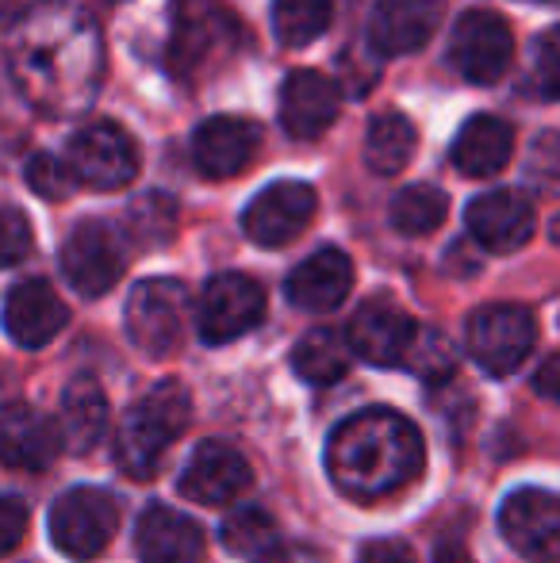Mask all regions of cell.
<instances>
[{
    "label": "cell",
    "mask_w": 560,
    "mask_h": 563,
    "mask_svg": "<svg viewBox=\"0 0 560 563\" xmlns=\"http://www.w3.org/2000/svg\"><path fill=\"white\" fill-rule=\"evenodd\" d=\"M4 464L8 467H28V472H43L54 464L62 452V430L46 415H39L28 402H8L4 407Z\"/></svg>",
    "instance_id": "cell-24"
},
{
    "label": "cell",
    "mask_w": 560,
    "mask_h": 563,
    "mask_svg": "<svg viewBox=\"0 0 560 563\" xmlns=\"http://www.w3.org/2000/svg\"><path fill=\"white\" fill-rule=\"evenodd\" d=\"M415 146H419V131L407 115L381 112L369 119L365 131V165L376 177H396L411 165Z\"/></svg>",
    "instance_id": "cell-26"
},
{
    "label": "cell",
    "mask_w": 560,
    "mask_h": 563,
    "mask_svg": "<svg viewBox=\"0 0 560 563\" xmlns=\"http://www.w3.org/2000/svg\"><path fill=\"white\" fill-rule=\"evenodd\" d=\"M31 250V223L20 208L4 211V265H20Z\"/></svg>",
    "instance_id": "cell-36"
},
{
    "label": "cell",
    "mask_w": 560,
    "mask_h": 563,
    "mask_svg": "<svg viewBox=\"0 0 560 563\" xmlns=\"http://www.w3.org/2000/svg\"><path fill=\"white\" fill-rule=\"evenodd\" d=\"M534 391H538L541 399L560 402V353H553L549 361H541V368L534 372Z\"/></svg>",
    "instance_id": "cell-40"
},
{
    "label": "cell",
    "mask_w": 560,
    "mask_h": 563,
    "mask_svg": "<svg viewBox=\"0 0 560 563\" xmlns=\"http://www.w3.org/2000/svg\"><path fill=\"white\" fill-rule=\"evenodd\" d=\"M353 345H350V334H338V330H307L304 338L296 341L292 349V368H296L299 379L315 387H327V384H338V379L350 372V361H353Z\"/></svg>",
    "instance_id": "cell-27"
},
{
    "label": "cell",
    "mask_w": 560,
    "mask_h": 563,
    "mask_svg": "<svg viewBox=\"0 0 560 563\" xmlns=\"http://www.w3.org/2000/svg\"><path fill=\"white\" fill-rule=\"evenodd\" d=\"M441 20V0H376L369 43L381 54H415L430 43Z\"/></svg>",
    "instance_id": "cell-22"
},
{
    "label": "cell",
    "mask_w": 560,
    "mask_h": 563,
    "mask_svg": "<svg viewBox=\"0 0 560 563\" xmlns=\"http://www.w3.org/2000/svg\"><path fill=\"white\" fill-rule=\"evenodd\" d=\"M404 368H411L426 384H438V379H449L457 372V349L449 345V338L441 330H419Z\"/></svg>",
    "instance_id": "cell-31"
},
{
    "label": "cell",
    "mask_w": 560,
    "mask_h": 563,
    "mask_svg": "<svg viewBox=\"0 0 560 563\" xmlns=\"http://www.w3.org/2000/svg\"><path fill=\"white\" fill-rule=\"evenodd\" d=\"M392 227L407 238L433 234L449 216V196L438 185H411L392 200Z\"/></svg>",
    "instance_id": "cell-28"
},
{
    "label": "cell",
    "mask_w": 560,
    "mask_h": 563,
    "mask_svg": "<svg viewBox=\"0 0 560 563\" xmlns=\"http://www.w3.org/2000/svg\"><path fill=\"white\" fill-rule=\"evenodd\" d=\"M526 177L541 192H560V131L538 134V142L530 146V157H526Z\"/></svg>",
    "instance_id": "cell-35"
},
{
    "label": "cell",
    "mask_w": 560,
    "mask_h": 563,
    "mask_svg": "<svg viewBox=\"0 0 560 563\" xmlns=\"http://www.w3.org/2000/svg\"><path fill=\"white\" fill-rule=\"evenodd\" d=\"M177 487L196 506H231L234 498L246 495L250 464L227 441H204V445L193 449L188 464L180 467Z\"/></svg>",
    "instance_id": "cell-14"
},
{
    "label": "cell",
    "mask_w": 560,
    "mask_h": 563,
    "mask_svg": "<svg viewBox=\"0 0 560 563\" xmlns=\"http://www.w3.org/2000/svg\"><path fill=\"white\" fill-rule=\"evenodd\" d=\"M128 230L139 245H165L177 230V208L169 196H142L128 211Z\"/></svg>",
    "instance_id": "cell-32"
},
{
    "label": "cell",
    "mask_w": 560,
    "mask_h": 563,
    "mask_svg": "<svg viewBox=\"0 0 560 563\" xmlns=\"http://www.w3.org/2000/svg\"><path fill=\"white\" fill-rule=\"evenodd\" d=\"M534 341H538V322L518 303L480 307L472 311L469 330H464L469 356L492 376H510L534 353Z\"/></svg>",
    "instance_id": "cell-9"
},
{
    "label": "cell",
    "mask_w": 560,
    "mask_h": 563,
    "mask_svg": "<svg viewBox=\"0 0 560 563\" xmlns=\"http://www.w3.org/2000/svg\"><path fill=\"white\" fill-rule=\"evenodd\" d=\"M338 100L342 85H334L319 69H296L281 89V126L299 142L319 139L338 119Z\"/></svg>",
    "instance_id": "cell-18"
},
{
    "label": "cell",
    "mask_w": 560,
    "mask_h": 563,
    "mask_svg": "<svg viewBox=\"0 0 560 563\" xmlns=\"http://www.w3.org/2000/svg\"><path fill=\"white\" fill-rule=\"evenodd\" d=\"M315 211H319V196H315L311 185L277 180L250 200V208L242 211V230H246L250 242L277 250V245H288L292 238H299L311 227Z\"/></svg>",
    "instance_id": "cell-12"
},
{
    "label": "cell",
    "mask_w": 560,
    "mask_h": 563,
    "mask_svg": "<svg viewBox=\"0 0 560 563\" xmlns=\"http://www.w3.org/2000/svg\"><path fill=\"white\" fill-rule=\"evenodd\" d=\"M219 541L231 556H262L277 544V526L262 506H239V510L227 514Z\"/></svg>",
    "instance_id": "cell-30"
},
{
    "label": "cell",
    "mask_w": 560,
    "mask_h": 563,
    "mask_svg": "<svg viewBox=\"0 0 560 563\" xmlns=\"http://www.w3.org/2000/svg\"><path fill=\"white\" fill-rule=\"evenodd\" d=\"M350 345L361 361L376 364V368H392V364H404L411 353L419 327L407 311H399L388 299H369L358 314L350 319Z\"/></svg>",
    "instance_id": "cell-16"
},
{
    "label": "cell",
    "mask_w": 560,
    "mask_h": 563,
    "mask_svg": "<svg viewBox=\"0 0 560 563\" xmlns=\"http://www.w3.org/2000/svg\"><path fill=\"white\" fill-rule=\"evenodd\" d=\"M66 162L77 185L92 192H116L139 177V142L112 119H92L69 139Z\"/></svg>",
    "instance_id": "cell-7"
},
{
    "label": "cell",
    "mask_w": 560,
    "mask_h": 563,
    "mask_svg": "<svg viewBox=\"0 0 560 563\" xmlns=\"http://www.w3.org/2000/svg\"><path fill=\"white\" fill-rule=\"evenodd\" d=\"M534 203L515 188H495L469 203V234L492 253H515L534 238Z\"/></svg>",
    "instance_id": "cell-17"
},
{
    "label": "cell",
    "mask_w": 560,
    "mask_h": 563,
    "mask_svg": "<svg viewBox=\"0 0 560 563\" xmlns=\"http://www.w3.org/2000/svg\"><path fill=\"white\" fill-rule=\"evenodd\" d=\"M426 449L411 418L392 407L350 415L327 441V475L353 503H381L422 475Z\"/></svg>",
    "instance_id": "cell-2"
},
{
    "label": "cell",
    "mask_w": 560,
    "mask_h": 563,
    "mask_svg": "<svg viewBox=\"0 0 560 563\" xmlns=\"http://www.w3.org/2000/svg\"><path fill=\"white\" fill-rule=\"evenodd\" d=\"M58 265L77 296H105L120 284L123 268H128V234L108 219H81L62 242Z\"/></svg>",
    "instance_id": "cell-5"
},
{
    "label": "cell",
    "mask_w": 560,
    "mask_h": 563,
    "mask_svg": "<svg viewBox=\"0 0 560 563\" xmlns=\"http://www.w3.org/2000/svg\"><path fill=\"white\" fill-rule=\"evenodd\" d=\"M28 185L35 188L39 196H46V200H62V196H69L77 188V177L66 157H54L43 150V154H35L28 162Z\"/></svg>",
    "instance_id": "cell-34"
},
{
    "label": "cell",
    "mask_w": 560,
    "mask_h": 563,
    "mask_svg": "<svg viewBox=\"0 0 560 563\" xmlns=\"http://www.w3.org/2000/svg\"><path fill=\"white\" fill-rule=\"evenodd\" d=\"M353 288V261L334 245H322L307 261H299L284 280L292 307L299 311H334Z\"/></svg>",
    "instance_id": "cell-20"
},
{
    "label": "cell",
    "mask_w": 560,
    "mask_h": 563,
    "mask_svg": "<svg viewBox=\"0 0 560 563\" xmlns=\"http://www.w3.org/2000/svg\"><path fill=\"white\" fill-rule=\"evenodd\" d=\"M358 563H419L415 560V549L399 537H381V541H369L361 549Z\"/></svg>",
    "instance_id": "cell-38"
},
{
    "label": "cell",
    "mask_w": 560,
    "mask_h": 563,
    "mask_svg": "<svg viewBox=\"0 0 560 563\" xmlns=\"http://www.w3.org/2000/svg\"><path fill=\"white\" fill-rule=\"evenodd\" d=\"M58 430L69 452H89L100 445L108 430V399L100 391L97 379L77 376L69 379V387L62 391V407H58Z\"/></svg>",
    "instance_id": "cell-25"
},
{
    "label": "cell",
    "mask_w": 560,
    "mask_h": 563,
    "mask_svg": "<svg viewBox=\"0 0 560 563\" xmlns=\"http://www.w3.org/2000/svg\"><path fill=\"white\" fill-rule=\"evenodd\" d=\"M549 234H553V242L560 245V216L553 219V230H549Z\"/></svg>",
    "instance_id": "cell-41"
},
{
    "label": "cell",
    "mask_w": 560,
    "mask_h": 563,
    "mask_svg": "<svg viewBox=\"0 0 560 563\" xmlns=\"http://www.w3.org/2000/svg\"><path fill=\"white\" fill-rule=\"evenodd\" d=\"M257 563H327V556L311 544H273L270 552L257 556Z\"/></svg>",
    "instance_id": "cell-39"
},
{
    "label": "cell",
    "mask_w": 560,
    "mask_h": 563,
    "mask_svg": "<svg viewBox=\"0 0 560 563\" xmlns=\"http://www.w3.org/2000/svg\"><path fill=\"white\" fill-rule=\"evenodd\" d=\"M265 319V288L246 273H219L196 299V330L208 345L250 334Z\"/></svg>",
    "instance_id": "cell-10"
},
{
    "label": "cell",
    "mask_w": 560,
    "mask_h": 563,
    "mask_svg": "<svg viewBox=\"0 0 560 563\" xmlns=\"http://www.w3.org/2000/svg\"><path fill=\"white\" fill-rule=\"evenodd\" d=\"M510 154H515V126L499 115H472L449 150L457 173L472 180H487L507 169Z\"/></svg>",
    "instance_id": "cell-23"
},
{
    "label": "cell",
    "mask_w": 560,
    "mask_h": 563,
    "mask_svg": "<svg viewBox=\"0 0 560 563\" xmlns=\"http://www.w3.org/2000/svg\"><path fill=\"white\" fill-rule=\"evenodd\" d=\"M135 552L142 563H200L204 529L185 514L154 503L139 514Z\"/></svg>",
    "instance_id": "cell-21"
},
{
    "label": "cell",
    "mask_w": 560,
    "mask_h": 563,
    "mask_svg": "<svg viewBox=\"0 0 560 563\" xmlns=\"http://www.w3.org/2000/svg\"><path fill=\"white\" fill-rule=\"evenodd\" d=\"M8 77L35 112L81 115L105 81V38L81 8L43 0L8 31Z\"/></svg>",
    "instance_id": "cell-1"
},
{
    "label": "cell",
    "mask_w": 560,
    "mask_h": 563,
    "mask_svg": "<svg viewBox=\"0 0 560 563\" xmlns=\"http://www.w3.org/2000/svg\"><path fill=\"white\" fill-rule=\"evenodd\" d=\"M262 146V126L242 115H216L196 126L193 134V162L204 177L231 180L254 162Z\"/></svg>",
    "instance_id": "cell-15"
},
{
    "label": "cell",
    "mask_w": 560,
    "mask_h": 563,
    "mask_svg": "<svg viewBox=\"0 0 560 563\" xmlns=\"http://www.w3.org/2000/svg\"><path fill=\"white\" fill-rule=\"evenodd\" d=\"M120 529V503L100 487H74L51 506V541L62 556L92 560Z\"/></svg>",
    "instance_id": "cell-8"
},
{
    "label": "cell",
    "mask_w": 560,
    "mask_h": 563,
    "mask_svg": "<svg viewBox=\"0 0 560 563\" xmlns=\"http://www.w3.org/2000/svg\"><path fill=\"white\" fill-rule=\"evenodd\" d=\"M23 526H28V506H23V498L8 495L0 503V549L12 552L23 537Z\"/></svg>",
    "instance_id": "cell-37"
},
{
    "label": "cell",
    "mask_w": 560,
    "mask_h": 563,
    "mask_svg": "<svg viewBox=\"0 0 560 563\" xmlns=\"http://www.w3.org/2000/svg\"><path fill=\"white\" fill-rule=\"evenodd\" d=\"M188 322V291L180 280L157 276V280H142L131 288L128 311H123V327L128 338L135 341L139 353L165 361L180 349Z\"/></svg>",
    "instance_id": "cell-6"
},
{
    "label": "cell",
    "mask_w": 560,
    "mask_h": 563,
    "mask_svg": "<svg viewBox=\"0 0 560 563\" xmlns=\"http://www.w3.org/2000/svg\"><path fill=\"white\" fill-rule=\"evenodd\" d=\"M69 311L62 296L46 280H20L4 299V327L8 338L23 349H43L62 334Z\"/></svg>",
    "instance_id": "cell-19"
},
{
    "label": "cell",
    "mask_w": 560,
    "mask_h": 563,
    "mask_svg": "<svg viewBox=\"0 0 560 563\" xmlns=\"http://www.w3.org/2000/svg\"><path fill=\"white\" fill-rule=\"evenodd\" d=\"M188 418H193V399H188L185 384L165 379L154 384L142 399L131 402L123 415V426L116 433V464L131 479H150L162 464L165 449L185 433Z\"/></svg>",
    "instance_id": "cell-3"
},
{
    "label": "cell",
    "mask_w": 560,
    "mask_h": 563,
    "mask_svg": "<svg viewBox=\"0 0 560 563\" xmlns=\"http://www.w3.org/2000/svg\"><path fill=\"white\" fill-rule=\"evenodd\" d=\"M242 46V27L223 0H173L169 74L177 81L219 69Z\"/></svg>",
    "instance_id": "cell-4"
},
{
    "label": "cell",
    "mask_w": 560,
    "mask_h": 563,
    "mask_svg": "<svg viewBox=\"0 0 560 563\" xmlns=\"http://www.w3.org/2000/svg\"><path fill=\"white\" fill-rule=\"evenodd\" d=\"M330 15L334 0H273V31L288 51L315 43L330 27Z\"/></svg>",
    "instance_id": "cell-29"
},
{
    "label": "cell",
    "mask_w": 560,
    "mask_h": 563,
    "mask_svg": "<svg viewBox=\"0 0 560 563\" xmlns=\"http://www.w3.org/2000/svg\"><path fill=\"white\" fill-rule=\"evenodd\" d=\"M526 85L538 100H560V23L541 31L538 43H534Z\"/></svg>",
    "instance_id": "cell-33"
},
{
    "label": "cell",
    "mask_w": 560,
    "mask_h": 563,
    "mask_svg": "<svg viewBox=\"0 0 560 563\" xmlns=\"http://www.w3.org/2000/svg\"><path fill=\"white\" fill-rule=\"evenodd\" d=\"M515 58V35L507 20L487 8H472L457 20L449 35V66L472 85H495L510 69Z\"/></svg>",
    "instance_id": "cell-11"
},
{
    "label": "cell",
    "mask_w": 560,
    "mask_h": 563,
    "mask_svg": "<svg viewBox=\"0 0 560 563\" xmlns=\"http://www.w3.org/2000/svg\"><path fill=\"white\" fill-rule=\"evenodd\" d=\"M507 544L530 563H560V498L541 487L507 495L499 510Z\"/></svg>",
    "instance_id": "cell-13"
}]
</instances>
